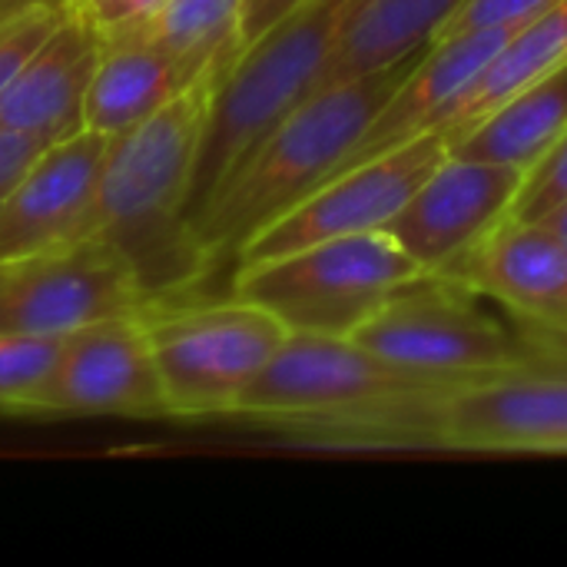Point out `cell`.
<instances>
[{
	"mask_svg": "<svg viewBox=\"0 0 567 567\" xmlns=\"http://www.w3.org/2000/svg\"><path fill=\"white\" fill-rule=\"evenodd\" d=\"M47 143L23 136V133H0V203L17 183V176L30 166V159L43 150Z\"/></svg>",
	"mask_w": 567,
	"mask_h": 567,
	"instance_id": "cell-29",
	"label": "cell"
},
{
	"mask_svg": "<svg viewBox=\"0 0 567 567\" xmlns=\"http://www.w3.org/2000/svg\"><path fill=\"white\" fill-rule=\"evenodd\" d=\"M518 319L567 316V243L542 219L505 216L439 272Z\"/></svg>",
	"mask_w": 567,
	"mask_h": 567,
	"instance_id": "cell-14",
	"label": "cell"
},
{
	"mask_svg": "<svg viewBox=\"0 0 567 567\" xmlns=\"http://www.w3.org/2000/svg\"><path fill=\"white\" fill-rule=\"evenodd\" d=\"M203 73L209 70H196L193 63L166 53L163 47L136 33L110 37L103 40L96 70L86 86L83 130L120 136L130 126L143 123L146 116H153L169 100H176Z\"/></svg>",
	"mask_w": 567,
	"mask_h": 567,
	"instance_id": "cell-17",
	"label": "cell"
},
{
	"mask_svg": "<svg viewBox=\"0 0 567 567\" xmlns=\"http://www.w3.org/2000/svg\"><path fill=\"white\" fill-rule=\"evenodd\" d=\"M542 223H545L555 236H561V239L567 243V199L565 203H558L551 213H545V216H542Z\"/></svg>",
	"mask_w": 567,
	"mask_h": 567,
	"instance_id": "cell-30",
	"label": "cell"
},
{
	"mask_svg": "<svg viewBox=\"0 0 567 567\" xmlns=\"http://www.w3.org/2000/svg\"><path fill=\"white\" fill-rule=\"evenodd\" d=\"M561 0H462L452 20L439 37L468 33V30H515L538 13L551 10Z\"/></svg>",
	"mask_w": 567,
	"mask_h": 567,
	"instance_id": "cell-25",
	"label": "cell"
},
{
	"mask_svg": "<svg viewBox=\"0 0 567 567\" xmlns=\"http://www.w3.org/2000/svg\"><path fill=\"white\" fill-rule=\"evenodd\" d=\"M567 60V0L555 3L551 10L538 13L535 20L515 27L488 66L475 76V83L439 116L432 126L445 140L462 133L468 123L485 116L495 103L522 90L525 83L538 80L542 73L561 66Z\"/></svg>",
	"mask_w": 567,
	"mask_h": 567,
	"instance_id": "cell-20",
	"label": "cell"
},
{
	"mask_svg": "<svg viewBox=\"0 0 567 567\" xmlns=\"http://www.w3.org/2000/svg\"><path fill=\"white\" fill-rule=\"evenodd\" d=\"M439 385L445 382L395 369L355 339L289 332L243 395L236 415L332 439L365 412Z\"/></svg>",
	"mask_w": 567,
	"mask_h": 567,
	"instance_id": "cell-8",
	"label": "cell"
},
{
	"mask_svg": "<svg viewBox=\"0 0 567 567\" xmlns=\"http://www.w3.org/2000/svg\"><path fill=\"white\" fill-rule=\"evenodd\" d=\"M223 70L203 73L153 116L113 136L80 233V239L106 243L126 259L146 302L179 299L213 272L189 219V196Z\"/></svg>",
	"mask_w": 567,
	"mask_h": 567,
	"instance_id": "cell-1",
	"label": "cell"
},
{
	"mask_svg": "<svg viewBox=\"0 0 567 567\" xmlns=\"http://www.w3.org/2000/svg\"><path fill=\"white\" fill-rule=\"evenodd\" d=\"M143 326L169 419L236 415L289 336L269 309L239 296L193 306L150 302Z\"/></svg>",
	"mask_w": 567,
	"mask_h": 567,
	"instance_id": "cell-6",
	"label": "cell"
},
{
	"mask_svg": "<svg viewBox=\"0 0 567 567\" xmlns=\"http://www.w3.org/2000/svg\"><path fill=\"white\" fill-rule=\"evenodd\" d=\"M66 336L0 332V409L40 412Z\"/></svg>",
	"mask_w": 567,
	"mask_h": 567,
	"instance_id": "cell-22",
	"label": "cell"
},
{
	"mask_svg": "<svg viewBox=\"0 0 567 567\" xmlns=\"http://www.w3.org/2000/svg\"><path fill=\"white\" fill-rule=\"evenodd\" d=\"M40 412L169 419L143 312L110 316L66 332Z\"/></svg>",
	"mask_w": 567,
	"mask_h": 567,
	"instance_id": "cell-11",
	"label": "cell"
},
{
	"mask_svg": "<svg viewBox=\"0 0 567 567\" xmlns=\"http://www.w3.org/2000/svg\"><path fill=\"white\" fill-rule=\"evenodd\" d=\"M508 33L512 30H468L435 37L389 93L349 163L369 159L419 133H429L439 116L475 83V76L488 66Z\"/></svg>",
	"mask_w": 567,
	"mask_h": 567,
	"instance_id": "cell-16",
	"label": "cell"
},
{
	"mask_svg": "<svg viewBox=\"0 0 567 567\" xmlns=\"http://www.w3.org/2000/svg\"><path fill=\"white\" fill-rule=\"evenodd\" d=\"M567 199V133L525 173V183L512 203L508 216L518 219H542L558 203Z\"/></svg>",
	"mask_w": 567,
	"mask_h": 567,
	"instance_id": "cell-24",
	"label": "cell"
},
{
	"mask_svg": "<svg viewBox=\"0 0 567 567\" xmlns=\"http://www.w3.org/2000/svg\"><path fill=\"white\" fill-rule=\"evenodd\" d=\"M103 37L73 10L33 50L0 93V133L56 143L83 130V100Z\"/></svg>",
	"mask_w": 567,
	"mask_h": 567,
	"instance_id": "cell-15",
	"label": "cell"
},
{
	"mask_svg": "<svg viewBox=\"0 0 567 567\" xmlns=\"http://www.w3.org/2000/svg\"><path fill=\"white\" fill-rule=\"evenodd\" d=\"M169 0H66V7L86 20L103 40L130 33L156 17Z\"/></svg>",
	"mask_w": 567,
	"mask_h": 567,
	"instance_id": "cell-26",
	"label": "cell"
},
{
	"mask_svg": "<svg viewBox=\"0 0 567 567\" xmlns=\"http://www.w3.org/2000/svg\"><path fill=\"white\" fill-rule=\"evenodd\" d=\"M346 7L349 0H309L246 43L219 73L193 173V229L239 159L319 86Z\"/></svg>",
	"mask_w": 567,
	"mask_h": 567,
	"instance_id": "cell-4",
	"label": "cell"
},
{
	"mask_svg": "<svg viewBox=\"0 0 567 567\" xmlns=\"http://www.w3.org/2000/svg\"><path fill=\"white\" fill-rule=\"evenodd\" d=\"M66 3H33L17 13L0 17V93L17 76V70L33 56V50L53 33V27L66 17Z\"/></svg>",
	"mask_w": 567,
	"mask_h": 567,
	"instance_id": "cell-23",
	"label": "cell"
},
{
	"mask_svg": "<svg viewBox=\"0 0 567 567\" xmlns=\"http://www.w3.org/2000/svg\"><path fill=\"white\" fill-rule=\"evenodd\" d=\"M522 183L525 173L515 166L449 153L385 233L425 272H439L512 213Z\"/></svg>",
	"mask_w": 567,
	"mask_h": 567,
	"instance_id": "cell-12",
	"label": "cell"
},
{
	"mask_svg": "<svg viewBox=\"0 0 567 567\" xmlns=\"http://www.w3.org/2000/svg\"><path fill=\"white\" fill-rule=\"evenodd\" d=\"M475 299L425 272L395 289L352 339L389 365L445 385L528 369L532 359L512 322L495 319Z\"/></svg>",
	"mask_w": 567,
	"mask_h": 567,
	"instance_id": "cell-7",
	"label": "cell"
},
{
	"mask_svg": "<svg viewBox=\"0 0 567 567\" xmlns=\"http://www.w3.org/2000/svg\"><path fill=\"white\" fill-rule=\"evenodd\" d=\"M449 156V140L435 130L419 133L385 153L349 163L319 183L309 196L262 226L239 252L233 266L272 259L322 239L385 233L419 183Z\"/></svg>",
	"mask_w": 567,
	"mask_h": 567,
	"instance_id": "cell-9",
	"label": "cell"
},
{
	"mask_svg": "<svg viewBox=\"0 0 567 567\" xmlns=\"http://www.w3.org/2000/svg\"><path fill=\"white\" fill-rule=\"evenodd\" d=\"M113 136L80 130L47 143L0 203V259L76 243Z\"/></svg>",
	"mask_w": 567,
	"mask_h": 567,
	"instance_id": "cell-13",
	"label": "cell"
},
{
	"mask_svg": "<svg viewBox=\"0 0 567 567\" xmlns=\"http://www.w3.org/2000/svg\"><path fill=\"white\" fill-rule=\"evenodd\" d=\"M415 56L382 73L312 90L239 159V166L219 183L196 219V236L209 252L213 269L236 262V252L262 226H269L349 163L359 140Z\"/></svg>",
	"mask_w": 567,
	"mask_h": 567,
	"instance_id": "cell-2",
	"label": "cell"
},
{
	"mask_svg": "<svg viewBox=\"0 0 567 567\" xmlns=\"http://www.w3.org/2000/svg\"><path fill=\"white\" fill-rule=\"evenodd\" d=\"M243 0H169L143 27L130 30L166 53L193 63L196 70L226 66L239 47Z\"/></svg>",
	"mask_w": 567,
	"mask_h": 567,
	"instance_id": "cell-21",
	"label": "cell"
},
{
	"mask_svg": "<svg viewBox=\"0 0 567 567\" xmlns=\"http://www.w3.org/2000/svg\"><path fill=\"white\" fill-rule=\"evenodd\" d=\"M146 306L126 259L96 239L0 259V332L66 336Z\"/></svg>",
	"mask_w": 567,
	"mask_h": 567,
	"instance_id": "cell-10",
	"label": "cell"
},
{
	"mask_svg": "<svg viewBox=\"0 0 567 567\" xmlns=\"http://www.w3.org/2000/svg\"><path fill=\"white\" fill-rule=\"evenodd\" d=\"M332 442L458 452H567V372L528 365L385 402Z\"/></svg>",
	"mask_w": 567,
	"mask_h": 567,
	"instance_id": "cell-3",
	"label": "cell"
},
{
	"mask_svg": "<svg viewBox=\"0 0 567 567\" xmlns=\"http://www.w3.org/2000/svg\"><path fill=\"white\" fill-rule=\"evenodd\" d=\"M567 133V60L525 83L449 140V153L528 173Z\"/></svg>",
	"mask_w": 567,
	"mask_h": 567,
	"instance_id": "cell-19",
	"label": "cell"
},
{
	"mask_svg": "<svg viewBox=\"0 0 567 567\" xmlns=\"http://www.w3.org/2000/svg\"><path fill=\"white\" fill-rule=\"evenodd\" d=\"M518 332L532 365L545 369H565L567 372V316L561 319H508Z\"/></svg>",
	"mask_w": 567,
	"mask_h": 567,
	"instance_id": "cell-27",
	"label": "cell"
},
{
	"mask_svg": "<svg viewBox=\"0 0 567 567\" xmlns=\"http://www.w3.org/2000/svg\"><path fill=\"white\" fill-rule=\"evenodd\" d=\"M458 3L462 0H349L319 86L412 60L445 30Z\"/></svg>",
	"mask_w": 567,
	"mask_h": 567,
	"instance_id": "cell-18",
	"label": "cell"
},
{
	"mask_svg": "<svg viewBox=\"0 0 567 567\" xmlns=\"http://www.w3.org/2000/svg\"><path fill=\"white\" fill-rule=\"evenodd\" d=\"M33 3H53V0H0V17H7V13H17V10H23V7H33ZM66 3V0H63Z\"/></svg>",
	"mask_w": 567,
	"mask_h": 567,
	"instance_id": "cell-31",
	"label": "cell"
},
{
	"mask_svg": "<svg viewBox=\"0 0 567 567\" xmlns=\"http://www.w3.org/2000/svg\"><path fill=\"white\" fill-rule=\"evenodd\" d=\"M309 0H243V20H239V37L243 47L252 43L256 37H262L269 27H276L279 20H286L289 13H296L299 7H306ZM239 47V50H243Z\"/></svg>",
	"mask_w": 567,
	"mask_h": 567,
	"instance_id": "cell-28",
	"label": "cell"
},
{
	"mask_svg": "<svg viewBox=\"0 0 567 567\" xmlns=\"http://www.w3.org/2000/svg\"><path fill=\"white\" fill-rule=\"evenodd\" d=\"M422 276L425 269L389 233H359L243 262L233 296L269 309L289 332L352 339L395 289Z\"/></svg>",
	"mask_w": 567,
	"mask_h": 567,
	"instance_id": "cell-5",
	"label": "cell"
}]
</instances>
